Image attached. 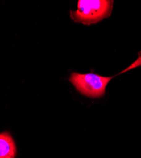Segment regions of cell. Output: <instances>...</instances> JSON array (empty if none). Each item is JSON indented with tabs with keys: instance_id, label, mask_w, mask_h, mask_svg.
I'll use <instances>...</instances> for the list:
<instances>
[{
	"instance_id": "cell-1",
	"label": "cell",
	"mask_w": 141,
	"mask_h": 158,
	"mask_svg": "<svg viewBox=\"0 0 141 158\" xmlns=\"http://www.w3.org/2000/svg\"><path fill=\"white\" fill-rule=\"evenodd\" d=\"M113 1L79 0L77 10L70 11V17L75 22L85 25L96 23L110 16Z\"/></svg>"
},
{
	"instance_id": "cell-2",
	"label": "cell",
	"mask_w": 141,
	"mask_h": 158,
	"mask_svg": "<svg viewBox=\"0 0 141 158\" xmlns=\"http://www.w3.org/2000/svg\"><path fill=\"white\" fill-rule=\"evenodd\" d=\"M115 76L103 77L93 73L82 74L74 72L69 80L82 94L97 98L104 96L107 85Z\"/></svg>"
},
{
	"instance_id": "cell-3",
	"label": "cell",
	"mask_w": 141,
	"mask_h": 158,
	"mask_svg": "<svg viewBox=\"0 0 141 158\" xmlns=\"http://www.w3.org/2000/svg\"><path fill=\"white\" fill-rule=\"evenodd\" d=\"M17 148L15 142L8 132L0 134V158H15Z\"/></svg>"
}]
</instances>
